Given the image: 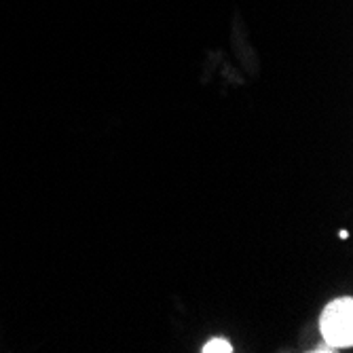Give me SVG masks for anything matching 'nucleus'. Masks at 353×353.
Masks as SVG:
<instances>
[{
  "label": "nucleus",
  "instance_id": "f257e3e1",
  "mask_svg": "<svg viewBox=\"0 0 353 353\" xmlns=\"http://www.w3.org/2000/svg\"><path fill=\"white\" fill-rule=\"evenodd\" d=\"M319 330L324 343L334 349H347L353 345V301L349 296L336 299L324 307L319 317Z\"/></svg>",
  "mask_w": 353,
  "mask_h": 353
},
{
  "label": "nucleus",
  "instance_id": "f03ea898",
  "mask_svg": "<svg viewBox=\"0 0 353 353\" xmlns=\"http://www.w3.org/2000/svg\"><path fill=\"white\" fill-rule=\"evenodd\" d=\"M203 353H231L233 351V345L227 341V339H212V341H208L205 345H203V349H201Z\"/></svg>",
  "mask_w": 353,
  "mask_h": 353
}]
</instances>
